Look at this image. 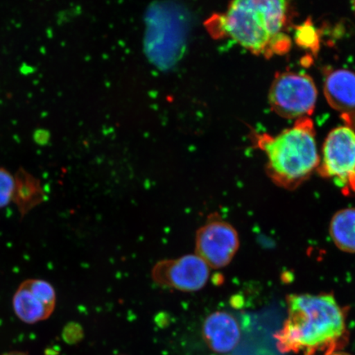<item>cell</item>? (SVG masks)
Here are the masks:
<instances>
[{
    "label": "cell",
    "instance_id": "cell-2",
    "mask_svg": "<svg viewBox=\"0 0 355 355\" xmlns=\"http://www.w3.org/2000/svg\"><path fill=\"white\" fill-rule=\"evenodd\" d=\"M288 3L278 0H238L216 20L218 30L256 55L272 56L290 50L283 33Z\"/></svg>",
    "mask_w": 355,
    "mask_h": 355
},
{
    "label": "cell",
    "instance_id": "cell-7",
    "mask_svg": "<svg viewBox=\"0 0 355 355\" xmlns=\"http://www.w3.org/2000/svg\"><path fill=\"white\" fill-rule=\"evenodd\" d=\"M210 268L196 254L159 261L152 270L157 286L182 292H195L207 285Z\"/></svg>",
    "mask_w": 355,
    "mask_h": 355
},
{
    "label": "cell",
    "instance_id": "cell-9",
    "mask_svg": "<svg viewBox=\"0 0 355 355\" xmlns=\"http://www.w3.org/2000/svg\"><path fill=\"white\" fill-rule=\"evenodd\" d=\"M202 332L208 347L218 354L232 352L242 336L237 318L225 311H216L208 315L202 324Z\"/></svg>",
    "mask_w": 355,
    "mask_h": 355
},
{
    "label": "cell",
    "instance_id": "cell-17",
    "mask_svg": "<svg viewBox=\"0 0 355 355\" xmlns=\"http://www.w3.org/2000/svg\"><path fill=\"white\" fill-rule=\"evenodd\" d=\"M354 8H355V2L354 3Z\"/></svg>",
    "mask_w": 355,
    "mask_h": 355
},
{
    "label": "cell",
    "instance_id": "cell-5",
    "mask_svg": "<svg viewBox=\"0 0 355 355\" xmlns=\"http://www.w3.org/2000/svg\"><path fill=\"white\" fill-rule=\"evenodd\" d=\"M318 171L340 187L355 191V132L338 127L327 137Z\"/></svg>",
    "mask_w": 355,
    "mask_h": 355
},
{
    "label": "cell",
    "instance_id": "cell-4",
    "mask_svg": "<svg viewBox=\"0 0 355 355\" xmlns=\"http://www.w3.org/2000/svg\"><path fill=\"white\" fill-rule=\"evenodd\" d=\"M317 98V87L312 78L295 72L277 73L269 92L270 108L285 119L309 117Z\"/></svg>",
    "mask_w": 355,
    "mask_h": 355
},
{
    "label": "cell",
    "instance_id": "cell-6",
    "mask_svg": "<svg viewBox=\"0 0 355 355\" xmlns=\"http://www.w3.org/2000/svg\"><path fill=\"white\" fill-rule=\"evenodd\" d=\"M239 238L236 230L220 217L211 216L198 230L195 252L209 268L219 269L228 266L237 254Z\"/></svg>",
    "mask_w": 355,
    "mask_h": 355
},
{
    "label": "cell",
    "instance_id": "cell-8",
    "mask_svg": "<svg viewBox=\"0 0 355 355\" xmlns=\"http://www.w3.org/2000/svg\"><path fill=\"white\" fill-rule=\"evenodd\" d=\"M55 305V288L41 279H28L21 282L12 298L16 316L26 324L46 320L54 313Z\"/></svg>",
    "mask_w": 355,
    "mask_h": 355
},
{
    "label": "cell",
    "instance_id": "cell-12",
    "mask_svg": "<svg viewBox=\"0 0 355 355\" xmlns=\"http://www.w3.org/2000/svg\"><path fill=\"white\" fill-rule=\"evenodd\" d=\"M329 233L340 250L355 254V208L337 211L331 220Z\"/></svg>",
    "mask_w": 355,
    "mask_h": 355
},
{
    "label": "cell",
    "instance_id": "cell-16",
    "mask_svg": "<svg viewBox=\"0 0 355 355\" xmlns=\"http://www.w3.org/2000/svg\"><path fill=\"white\" fill-rule=\"evenodd\" d=\"M325 355H350L348 353L341 352H333L328 354H326Z\"/></svg>",
    "mask_w": 355,
    "mask_h": 355
},
{
    "label": "cell",
    "instance_id": "cell-13",
    "mask_svg": "<svg viewBox=\"0 0 355 355\" xmlns=\"http://www.w3.org/2000/svg\"><path fill=\"white\" fill-rule=\"evenodd\" d=\"M15 178L4 168H0V209L12 202Z\"/></svg>",
    "mask_w": 355,
    "mask_h": 355
},
{
    "label": "cell",
    "instance_id": "cell-14",
    "mask_svg": "<svg viewBox=\"0 0 355 355\" xmlns=\"http://www.w3.org/2000/svg\"><path fill=\"white\" fill-rule=\"evenodd\" d=\"M296 42L300 46L315 51L318 48V37L316 29L310 21L305 22L297 30Z\"/></svg>",
    "mask_w": 355,
    "mask_h": 355
},
{
    "label": "cell",
    "instance_id": "cell-1",
    "mask_svg": "<svg viewBox=\"0 0 355 355\" xmlns=\"http://www.w3.org/2000/svg\"><path fill=\"white\" fill-rule=\"evenodd\" d=\"M288 317L277 334L282 353L304 352L314 355L336 352L345 337L343 309L329 294L293 295L287 299Z\"/></svg>",
    "mask_w": 355,
    "mask_h": 355
},
{
    "label": "cell",
    "instance_id": "cell-10",
    "mask_svg": "<svg viewBox=\"0 0 355 355\" xmlns=\"http://www.w3.org/2000/svg\"><path fill=\"white\" fill-rule=\"evenodd\" d=\"M324 92L328 103L340 112L355 110V73L337 69L327 75Z\"/></svg>",
    "mask_w": 355,
    "mask_h": 355
},
{
    "label": "cell",
    "instance_id": "cell-15",
    "mask_svg": "<svg viewBox=\"0 0 355 355\" xmlns=\"http://www.w3.org/2000/svg\"><path fill=\"white\" fill-rule=\"evenodd\" d=\"M2 355H29V354H26L25 352H8V353L3 354Z\"/></svg>",
    "mask_w": 355,
    "mask_h": 355
},
{
    "label": "cell",
    "instance_id": "cell-3",
    "mask_svg": "<svg viewBox=\"0 0 355 355\" xmlns=\"http://www.w3.org/2000/svg\"><path fill=\"white\" fill-rule=\"evenodd\" d=\"M257 146L268 157L270 178L282 187L295 188L320 165L313 123L309 117L276 137L257 136Z\"/></svg>",
    "mask_w": 355,
    "mask_h": 355
},
{
    "label": "cell",
    "instance_id": "cell-11",
    "mask_svg": "<svg viewBox=\"0 0 355 355\" xmlns=\"http://www.w3.org/2000/svg\"><path fill=\"white\" fill-rule=\"evenodd\" d=\"M15 178V188L12 202L16 204L21 216H24L44 201L46 193L41 182L24 168H20Z\"/></svg>",
    "mask_w": 355,
    "mask_h": 355
}]
</instances>
